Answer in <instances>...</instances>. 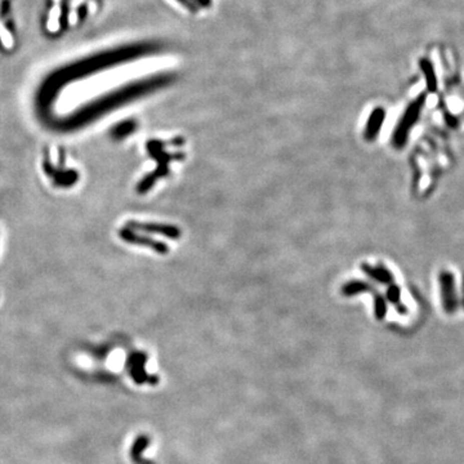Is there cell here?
I'll list each match as a JSON object with an SVG mask.
<instances>
[{
	"label": "cell",
	"mask_w": 464,
	"mask_h": 464,
	"mask_svg": "<svg viewBox=\"0 0 464 464\" xmlns=\"http://www.w3.org/2000/svg\"><path fill=\"white\" fill-rule=\"evenodd\" d=\"M424 102L425 97L420 96L414 102L410 103L409 107L405 110L404 115L401 116L397 127H396L395 132H393V136H392V145L395 146L396 148L405 147L407 138H409L410 130L418 121L419 115H420V111H422V107L424 106Z\"/></svg>",
	"instance_id": "obj_1"
},
{
	"label": "cell",
	"mask_w": 464,
	"mask_h": 464,
	"mask_svg": "<svg viewBox=\"0 0 464 464\" xmlns=\"http://www.w3.org/2000/svg\"><path fill=\"white\" fill-rule=\"evenodd\" d=\"M440 288L443 308L446 312L452 314L458 307V299L455 292L454 276L449 271H442L440 274Z\"/></svg>",
	"instance_id": "obj_2"
},
{
	"label": "cell",
	"mask_w": 464,
	"mask_h": 464,
	"mask_svg": "<svg viewBox=\"0 0 464 464\" xmlns=\"http://www.w3.org/2000/svg\"><path fill=\"white\" fill-rule=\"evenodd\" d=\"M384 120H386V111L382 107H377V109H374L371 111L364 133L366 141H374V139L377 138L380 129H382Z\"/></svg>",
	"instance_id": "obj_3"
},
{
	"label": "cell",
	"mask_w": 464,
	"mask_h": 464,
	"mask_svg": "<svg viewBox=\"0 0 464 464\" xmlns=\"http://www.w3.org/2000/svg\"><path fill=\"white\" fill-rule=\"evenodd\" d=\"M362 271L365 274L368 275L369 278L373 279V280L378 281L380 284H393V275L389 272V270H387L386 267H383V266H377V267H373V266L369 265H362Z\"/></svg>",
	"instance_id": "obj_4"
},
{
	"label": "cell",
	"mask_w": 464,
	"mask_h": 464,
	"mask_svg": "<svg viewBox=\"0 0 464 464\" xmlns=\"http://www.w3.org/2000/svg\"><path fill=\"white\" fill-rule=\"evenodd\" d=\"M373 289L374 288L370 287V285H369L368 283H365V281L352 280L344 284L343 288H342V294H343L344 297H353L357 296V294H361V293L373 292Z\"/></svg>",
	"instance_id": "obj_5"
},
{
	"label": "cell",
	"mask_w": 464,
	"mask_h": 464,
	"mask_svg": "<svg viewBox=\"0 0 464 464\" xmlns=\"http://www.w3.org/2000/svg\"><path fill=\"white\" fill-rule=\"evenodd\" d=\"M420 66H422L423 73L425 75V82H427V88L429 91L433 92L437 88V79L434 75V67L429 64V61L423 60L420 61Z\"/></svg>",
	"instance_id": "obj_6"
},
{
	"label": "cell",
	"mask_w": 464,
	"mask_h": 464,
	"mask_svg": "<svg viewBox=\"0 0 464 464\" xmlns=\"http://www.w3.org/2000/svg\"><path fill=\"white\" fill-rule=\"evenodd\" d=\"M374 310H375V316L378 319H383L387 314V303L386 299L383 298L379 294H375V299H374Z\"/></svg>",
	"instance_id": "obj_7"
},
{
	"label": "cell",
	"mask_w": 464,
	"mask_h": 464,
	"mask_svg": "<svg viewBox=\"0 0 464 464\" xmlns=\"http://www.w3.org/2000/svg\"><path fill=\"white\" fill-rule=\"evenodd\" d=\"M387 298H388L389 302H392L393 305H398V302L401 299V290L397 285L395 284H391L387 290Z\"/></svg>",
	"instance_id": "obj_8"
},
{
	"label": "cell",
	"mask_w": 464,
	"mask_h": 464,
	"mask_svg": "<svg viewBox=\"0 0 464 464\" xmlns=\"http://www.w3.org/2000/svg\"><path fill=\"white\" fill-rule=\"evenodd\" d=\"M461 296H463V306H464V274L461 278Z\"/></svg>",
	"instance_id": "obj_9"
}]
</instances>
